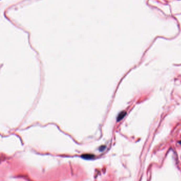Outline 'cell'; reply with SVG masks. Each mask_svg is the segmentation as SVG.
I'll return each mask as SVG.
<instances>
[{"label":"cell","mask_w":181,"mask_h":181,"mask_svg":"<svg viewBox=\"0 0 181 181\" xmlns=\"http://www.w3.org/2000/svg\"><path fill=\"white\" fill-rule=\"evenodd\" d=\"M94 157V155H90V154H85L82 156V158H86V159H92V158H93Z\"/></svg>","instance_id":"cell-2"},{"label":"cell","mask_w":181,"mask_h":181,"mask_svg":"<svg viewBox=\"0 0 181 181\" xmlns=\"http://www.w3.org/2000/svg\"><path fill=\"white\" fill-rule=\"evenodd\" d=\"M125 115H126V112H125V111H122V112L120 113V114L119 115V116L118 117V121H119L121 120H122L124 117V116Z\"/></svg>","instance_id":"cell-1"}]
</instances>
